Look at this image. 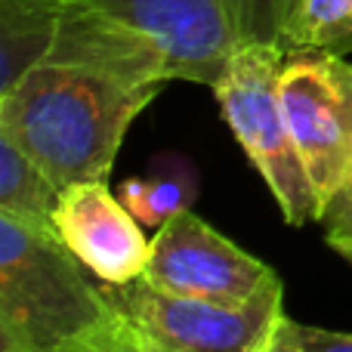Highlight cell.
<instances>
[{
	"label": "cell",
	"mask_w": 352,
	"mask_h": 352,
	"mask_svg": "<svg viewBox=\"0 0 352 352\" xmlns=\"http://www.w3.org/2000/svg\"><path fill=\"white\" fill-rule=\"evenodd\" d=\"M136 352H142V349H136Z\"/></svg>",
	"instance_id": "e0dca14e"
},
{
	"label": "cell",
	"mask_w": 352,
	"mask_h": 352,
	"mask_svg": "<svg viewBox=\"0 0 352 352\" xmlns=\"http://www.w3.org/2000/svg\"><path fill=\"white\" fill-rule=\"evenodd\" d=\"M62 188L12 140L0 136V213L37 229L56 232L53 217Z\"/></svg>",
	"instance_id": "30bf717a"
},
{
	"label": "cell",
	"mask_w": 352,
	"mask_h": 352,
	"mask_svg": "<svg viewBox=\"0 0 352 352\" xmlns=\"http://www.w3.org/2000/svg\"><path fill=\"white\" fill-rule=\"evenodd\" d=\"M148 285L179 297L241 306L278 285V272L219 235L195 210H182L152 235V256L142 272Z\"/></svg>",
	"instance_id": "52a82bcc"
},
{
	"label": "cell",
	"mask_w": 352,
	"mask_h": 352,
	"mask_svg": "<svg viewBox=\"0 0 352 352\" xmlns=\"http://www.w3.org/2000/svg\"><path fill=\"white\" fill-rule=\"evenodd\" d=\"M192 176L161 173V176H133L121 186V204L140 219L142 229H161L170 217L192 207Z\"/></svg>",
	"instance_id": "7c38bea8"
},
{
	"label": "cell",
	"mask_w": 352,
	"mask_h": 352,
	"mask_svg": "<svg viewBox=\"0 0 352 352\" xmlns=\"http://www.w3.org/2000/svg\"><path fill=\"white\" fill-rule=\"evenodd\" d=\"M244 43H272L285 50V34L300 0H226Z\"/></svg>",
	"instance_id": "4fadbf2b"
},
{
	"label": "cell",
	"mask_w": 352,
	"mask_h": 352,
	"mask_svg": "<svg viewBox=\"0 0 352 352\" xmlns=\"http://www.w3.org/2000/svg\"><path fill=\"white\" fill-rule=\"evenodd\" d=\"M318 226H322L328 244L352 241V173L322 201Z\"/></svg>",
	"instance_id": "9a60e30c"
},
{
	"label": "cell",
	"mask_w": 352,
	"mask_h": 352,
	"mask_svg": "<svg viewBox=\"0 0 352 352\" xmlns=\"http://www.w3.org/2000/svg\"><path fill=\"white\" fill-rule=\"evenodd\" d=\"M281 105L324 201L352 173V62L328 50H287Z\"/></svg>",
	"instance_id": "8992f818"
},
{
	"label": "cell",
	"mask_w": 352,
	"mask_h": 352,
	"mask_svg": "<svg viewBox=\"0 0 352 352\" xmlns=\"http://www.w3.org/2000/svg\"><path fill=\"white\" fill-rule=\"evenodd\" d=\"M269 352H352V334L328 328H312L291 318H281Z\"/></svg>",
	"instance_id": "5bb4252c"
},
{
	"label": "cell",
	"mask_w": 352,
	"mask_h": 352,
	"mask_svg": "<svg viewBox=\"0 0 352 352\" xmlns=\"http://www.w3.org/2000/svg\"><path fill=\"white\" fill-rule=\"evenodd\" d=\"M167 56L170 80L213 87L244 47L226 0H90Z\"/></svg>",
	"instance_id": "ba28073f"
},
{
	"label": "cell",
	"mask_w": 352,
	"mask_h": 352,
	"mask_svg": "<svg viewBox=\"0 0 352 352\" xmlns=\"http://www.w3.org/2000/svg\"><path fill=\"white\" fill-rule=\"evenodd\" d=\"M328 50L337 56L352 53V0H300L285 34L287 50Z\"/></svg>",
	"instance_id": "8fae6325"
},
{
	"label": "cell",
	"mask_w": 352,
	"mask_h": 352,
	"mask_svg": "<svg viewBox=\"0 0 352 352\" xmlns=\"http://www.w3.org/2000/svg\"><path fill=\"white\" fill-rule=\"evenodd\" d=\"M281 47L244 43L210 90L238 146L275 195L285 223L306 226L318 223L322 198L312 186V176L306 170L281 105Z\"/></svg>",
	"instance_id": "277c9868"
},
{
	"label": "cell",
	"mask_w": 352,
	"mask_h": 352,
	"mask_svg": "<svg viewBox=\"0 0 352 352\" xmlns=\"http://www.w3.org/2000/svg\"><path fill=\"white\" fill-rule=\"evenodd\" d=\"M37 65L93 68L142 87L170 80L158 43L90 0H0V93Z\"/></svg>",
	"instance_id": "3957f363"
},
{
	"label": "cell",
	"mask_w": 352,
	"mask_h": 352,
	"mask_svg": "<svg viewBox=\"0 0 352 352\" xmlns=\"http://www.w3.org/2000/svg\"><path fill=\"white\" fill-rule=\"evenodd\" d=\"M331 248H334L337 254H340L343 260H346L349 266H352V241H340V244H331Z\"/></svg>",
	"instance_id": "2e32d148"
},
{
	"label": "cell",
	"mask_w": 352,
	"mask_h": 352,
	"mask_svg": "<svg viewBox=\"0 0 352 352\" xmlns=\"http://www.w3.org/2000/svg\"><path fill=\"white\" fill-rule=\"evenodd\" d=\"M266 352H269V349H266Z\"/></svg>",
	"instance_id": "ac0fdd59"
},
{
	"label": "cell",
	"mask_w": 352,
	"mask_h": 352,
	"mask_svg": "<svg viewBox=\"0 0 352 352\" xmlns=\"http://www.w3.org/2000/svg\"><path fill=\"white\" fill-rule=\"evenodd\" d=\"M53 226L65 248L105 285H127L146 272L152 238L121 198L109 192V182L65 188Z\"/></svg>",
	"instance_id": "9c48e42d"
},
{
	"label": "cell",
	"mask_w": 352,
	"mask_h": 352,
	"mask_svg": "<svg viewBox=\"0 0 352 352\" xmlns=\"http://www.w3.org/2000/svg\"><path fill=\"white\" fill-rule=\"evenodd\" d=\"M161 93L74 65H37L0 93V136L65 192L109 182L130 124Z\"/></svg>",
	"instance_id": "6da1fadb"
},
{
	"label": "cell",
	"mask_w": 352,
	"mask_h": 352,
	"mask_svg": "<svg viewBox=\"0 0 352 352\" xmlns=\"http://www.w3.org/2000/svg\"><path fill=\"white\" fill-rule=\"evenodd\" d=\"M105 287L56 232L0 213V352H136Z\"/></svg>",
	"instance_id": "7a4b0ae2"
},
{
	"label": "cell",
	"mask_w": 352,
	"mask_h": 352,
	"mask_svg": "<svg viewBox=\"0 0 352 352\" xmlns=\"http://www.w3.org/2000/svg\"><path fill=\"white\" fill-rule=\"evenodd\" d=\"M102 287L142 352H266L285 318L281 281L241 306L167 294L146 278Z\"/></svg>",
	"instance_id": "5b68a950"
}]
</instances>
